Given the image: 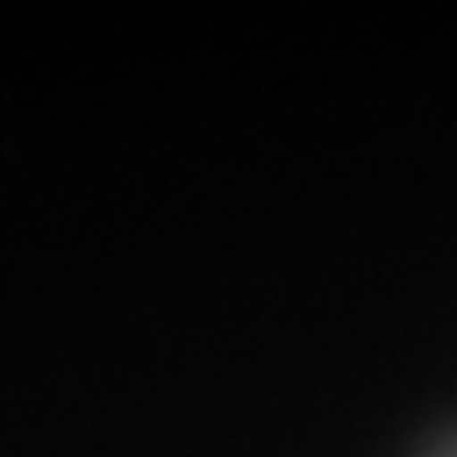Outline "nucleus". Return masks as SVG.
<instances>
[{"instance_id":"f257e3e1","label":"nucleus","mask_w":457,"mask_h":457,"mask_svg":"<svg viewBox=\"0 0 457 457\" xmlns=\"http://www.w3.org/2000/svg\"><path fill=\"white\" fill-rule=\"evenodd\" d=\"M446 457H457V446H453V450H450V453H446Z\"/></svg>"}]
</instances>
